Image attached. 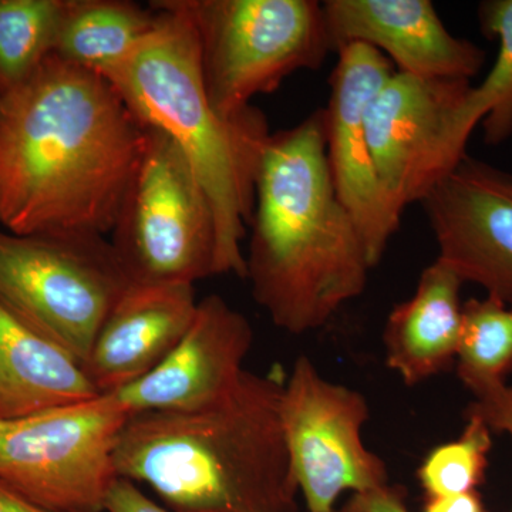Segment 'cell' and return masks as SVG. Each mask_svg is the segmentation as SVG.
Segmentation results:
<instances>
[{"instance_id":"1","label":"cell","mask_w":512,"mask_h":512,"mask_svg":"<svg viewBox=\"0 0 512 512\" xmlns=\"http://www.w3.org/2000/svg\"><path fill=\"white\" fill-rule=\"evenodd\" d=\"M146 134L106 77L47 57L0 97V225L18 235L107 237Z\"/></svg>"},{"instance_id":"2","label":"cell","mask_w":512,"mask_h":512,"mask_svg":"<svg viewBox=\"0 0 512 512\" xmlns=\"http://www.w3.org/2000/svg\"><path fill=\"white\" fill-rule=\"evenodd\" d=\"M248 228L245 279L276 328H323L365 292L373 268L333 185L325 109L269 137Z\"/></svg>"},{"instance_id":"3","label":"cell","mask_w":512,"mask_h":512,"mask_svg":"<svg viewBox=\"0 0 512 512\" xmlns=\"http://www.w3.org/2000/svg\"><path fill=\"white\" fill-rule=\"evenodd\" d=\"M285 380L245 370L200 410L130 417L114 453L119 477L175 512H298L281 420Z\"/></svg>"},{"instance_id":"4","label":"cell","mask_w":512,"mask_h":512,"mask_svg":"<svg viewBox=\"0 0 512 512\" xmlns=\"http://www.w3.org/2000/svg\"><path fill=\"white\" fill-rule=\"evenodd\" d=\"M154 29L106 77L143 126L161 131L187 158L210 198L217 229L215 275L245 279L242 241L269 133L251 106L235 119L212 107L202 82L197 37L177 0L151 2Z\"/></svg>"},{"instance_id":"5","label":"cell","mask_w":512,"mask_h":512,"mask_svg":"<svg viewBox=\"0 0 512 512\" xmlns=\"http://www.w3.org/2000/svg\"><path fill=\"white\" fill-rule=\"evenodd\" d=\"M197 37L202 82L212 107L235 119L259 94L332 52L316 0H177Z\"/></svg>"},{"instance_id":"6","label":"cell","mask_w":512,"mask_h":512,"mask_svg":"<svg viewBox=\"0 0 512 512\" xmlns=\"http://www.w3.org/2000/svg\"><path fill=\"white\" fill-rule=\"evenodd\" d=\"M146 128L143 156L110 242L130 284L194 285L215 275L214 211L180 148Z\"/></svg>"},{"instance_id":"7","label":"cell","mask_w":512,"mask_h":512,"mask_svg":"<svg viewBox=\"0 0 512 512\" xmlns=\"http://www.w3.org/2000/svg\"><path fill=\"white\" fill-rule=\"evenodd\" d=\"M128 285L107 237L0 229V302L82 365Z\"/></svg>"},{"instance_id":"8","label":"cell","mask_w":512,"mask_h":512,"mask_svg":"<svg viewBox=\"0 0 512 512\" xmlns=\"http://www.w3.org/2000/svg\"><path fill=\"white\" fill-rule=\"evenodd\" d=\"M130 414L111 394L0 420V481L53 512H104Z\"/></svg>"},{"instance_id":"9","label":"cell","mask_w":512,"mask_h":512,"mask_svg":"<svg viewBox=\"0 0 512 512\" xmlns=\"http://www.w3.org/2000/svg\"><path fill=\"white\" fill-rule=\"evenodd\" d=\"M468 80H424L394 72L366 109L377 177L400 210L423 202L467 157Z\"/></svg>"},{"instance_id":"10","label":"cell","mask_w":512,"mask_h":512,"mask_svg":"<svg viewBox=\"0 0 512 512\" xmlns=\"http://www.w3.org/2000/svg\"><path fill=\"white\" fill-rule=\"evenodd\" d=\"M366 397L333 383L308 356L296 357L284 383L281 420L293 478L309 512H332L345 493L390 484L386 461L366 447Z\"/></svg>"},{"instance_id":"11","label":"cell","mask_w":512,"mask_h":512,"mask_svg":"<svg viewBox=\"0 0 512 512\" xmlns=\"http://www.w3.org/2000/svg\"><path fill=\"white\" fill-rule=\"evenodd\" d=\"M330 76L326 113V156L340 202L355 222L373 269L382 261L400 228V210L380 184L369 143L365 116L370 101L394 73L379 50L353 43L338 52Z\"/></svg>"},{"instance_id":"12","label":"cell","mask_w":512,"mask_h":512,"mask_svg":"<svg viewBox=\"0 0 512 512\" xmlns=\"http://www.w3.org/2000/svg\"><path fill=\"white\" fill-rule=\"evenodd\" d=\"M421 204L437 259L512 306V175L467 156Z\"/></svg>"},{"instance_id":"13","label":"cell","mask_w":512,"mask_h":512,"mask_svg":"<svg viewBox=\"0 0 512 512\" xmlns=\"http://www.w3.org/2000/svg\"><path fill=\"white\" fill-rule=\"evenodd\" d=\"M252 343L248 319L220 295L207 296L173 352L148 375L109 394L131 417L204 409L237 387Z\"/></svg>"},{"instance_id":"14","label":"cell","mask_w":512,"mask_h":512,"mask_svg":"<svg viewBox=\"0 0 512 512\" xmlns=\"http://www.w3.org/2000/svg\"><path fill=\"white\" fill-rule=\"evenodd\" d=\"M330 47L362 43L379 50L397 72L417 79L468 80L485 63L481 47L448 32L430 0H326Z\"/></svg>"},{"instance_id":"15","label":"cell","mask_w":512,"mask_h":512,"mask_svg":"<svg viewBox=\"0 0 512 512\" xmlns=\"http://www.w3.org/2000/svg\"><path fill=\"white\" fill-rule=\"evenodd\" d=\"M197 305L194 285H128L83 363L97 392H116L156 369L183 339Z\"/></svg>"},{"instance_id":"16","label":"cell","mask_w":512,"mask_h":512,"mask_svg":"<svg viewBox=\"0 0 512 512\" xmlns=\"http://www.w3.org/2000/svg\"><path fill=\"white\" fill-rule=\"evenodd\" d=\"M464 282L436 259L421 272L416 291L397 303L383 329L386 366L416 386L456 363L460 345Z\"/></svg>"},{"instance_id":"17","label":"cell","mask_w":512,"mask_h":512,"mask_svg":"<svg viewBox=\"0 0 512 512\" xmlns=\"http://www.w3.org/2000/svg\"><path fill=\"white\" fill-rule=\"evenodd\" d=\"M97 396L76 357L0 302V420Z\"/></svg>"},{"instance_id":"18","label":"cell","mask_w":512,"mask_h":512,"mask_svg":"<svg viewBox=\"0 0 512 512\" xmlns=\"http://www.w3.org/2000/svg\"><path fill=\"white\" fill-rule=\"evenodd\" d=\"M157 12L128 0H66L53 56L104 74L154 29Z\"/></svg>"},{"instance_id":"19","label":"cell","mask_w":512,"mask_h":512,"mask_svg":"<svg viewBox=\"0 0 512 512\" xmlns=\"http://www.w3.org/2000/svg\"><path fill=\"white\" fill-rule=\"evenodd\" d=\"M457 376L474 397L507 384L512 373V306L493 296L463 302Z\"/></svg>"},{"instance_id":"20","label":"cell","mask_w":512,"mask_h":512,"mask_svg":"<svg viewBox=\"0 0 512 512\" xmlns=\"http://www.w3.org/2000/svg\"><path fill=\"white\" fill-rule=\"evenodd\" d=\"M64 8L66 0H0V97L52 56Z\"/></svg>"},{"instance_id":"21","label":"cell","mask_w":512,"mask_h":512,"mask_svg":"<svg viewBox=\"0 0 512 512\" xmlns=\"http://www.w3.org/2000/svg\"><path fill=\"white\" fill-rule=\"evenodd\" d=\"M478 22L488 39H498L500 50L483 83L471 87L466 111L476 126L483 121L485 143L497 146L512 136V0L481 3Z\"/></svg>"},{"instance_id":"22","label":"cell","mask_w":512,"mask_h":512,"mask_svg":"<svg viewBox=\"0 0 512 512\" xmlns=\"http://www.w3.org/2000/svg\"><path fill=\"white\" fill-rule=\"evenodd\" d=\"M466 417L461 436L433 448L417 470V480L427 497L470 493L483 484L493 431L480 417Z\"/></svg>"},{"instance_id":"23","label":"cell","mask_w":512,"mask_h":512,"mask_svg":"<svg viewBox=\"0 0 512 512\" xmlns=\"http://www.w3.org/2000/svg\"><path fill=\"white\" fill-rule=\"evenodd\" d=\"M466 414L480 417L491 431L507 433L512 440V386L505 384L477 397Z\"/></svg>"},{"instance_id":"24","label":"cell","mask_w":512,"mask_h":512,"mask_svg":"<svg viewBox=\"0 0 512 512\" xmlns=\"http://www.w3.org/2000/svg\"><path fill=\"white\" fill-rule=\"evenodd\" d=\"M402 485L387 484L365 493L350 494L348 500L332 512H412L407 507Z\"/></svg>"},{"instance_id":"25","label":"cell","mask_w":512,"mask_h":512,"mask_svg":"<svg viewBox=\"0 0 512 512\" xmlns=\"http://www.w3.org/2000/svg\"><path fill=\"white\" fill-rule=\"evenodd\" d=\"M104 512H175L148 498L133 481L117 478L107 494Z\"/></svg>"},{"instance_id":"26","label":"cell","mask_w":512,"mask_h":512,"mask_svg":"<svg viewBox=\"0 0 512 512\" xmlns=\"http://www.w3.org/2000/svg\"><path fill=\"white\" fill-rule=\"evenodd\" d=\"M423 512H488L478 491L446 495V497H427Z\"/></svg>"},{"instance_id":"27","label":"cell","mask_w":512,"mask_h":512,"mask_svg":"<svg viewBox=\"0 0 512 512\" xmlns=\"http://www.w3.org/2000/svg\"><path fill=\"white\" fill-rule=\"evenodd\" d=\"M0 512H53L23 497L0 481Z\"/></svg>"}]
</instances>
